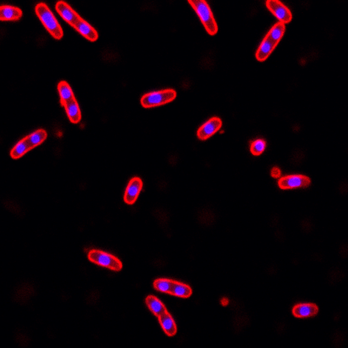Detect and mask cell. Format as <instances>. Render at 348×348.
<instances>
[{
	"label": "cell",
	"mask_w": 348,
	"mask_h": 348,
	"mask_svg": "<svg viewBox=\"0 0 348 348\" xmlns=\"http://www.w3.org/2000/svg\"><path fill=\"white\" fill-rule=\"evenodd\" d=\"M143 188V181L138 177H134L129 181L127 187L125 188L124 194V201L127 205H133L138 200L139 194Z\"/></svg>",
	"instance_id": "9"
},
{
	"label": "cell",
	"mask_w": 348,
	"mask_h": 348,
	"mask_svg": "<svg viewBox=\"0 0 348 348\" xmlns=\"http://www.w3.org/2000/svg\"><path fill=\"white\" fill-rule=\"evenodd\" d=\"M74 29L90 42H95L99 39L98 32L88 22H86V20L83 19L79 20L74 27Z\"/></svg>",
	"instance_id": "11"
},
{
	"label": "cell",
	"mask_w": 348,
	"mask_h": 348,
	"mask_svg": "<svg viewBox=\"0 0 348 348\" xmlns=\"http://www.w3.org/2000/svg\"><path fill=\"white\" fill-rule=\"evenodd\" d=\"M145 304L147 305L148 308L151 311V313L156 317H159L161 314L166 312L165 305L161 302L160 300L153 295H149L145 299Z\"/></svg>",
	"instance_id": "17"
},
{
	"label": "cell",
	"mask_w": 348,
	"mask_h": 348,
	"mask_svg": "<svg viewBox=\"0 0 348 348\" xmlns=\"http://www.w3.org/2000/svg\"><path fill=\"white\" fill-rule=\"evenodd\" d=\"M311 179L301 174H293L280 178L278 181V186L282 190H290L297 188H308L311 185Z\"/></svg>",
	"instance_id": "5"
},
{
	"label": "cell",
	"mask_w": 348,
	"mask_h": 348,
	"mask_svg": "<svg viewBox=\"0 0 348 348\" xmlns=\"http://www.w3.org/2000/svg\"><path fill=\"white\" fill-rule=\"evenodd\" d=\"M158 322L164 333L167 336L172 337L174 335H176L178 331L177 325L174 321L173 318L167 311L158 317Z\"/></svg>",
	"instance_id": "14"
},
{
	"label": "cell",
	"mask_w": 348,
	"mask_h": 348,
	"mask_svg": "<svg viewBox=\"0 0 348 348\" xmlns=\"http://www.w3.org/2000/svg\"><path fill=\"white\" fill-rule=\"evenodd\" d=\"M87 258L89 261L114 272H120L123 268V263L118 258L100 250H91Z\"/></svg>",
	"instance_id": "4"
},
{
	"label": "cell",
	"mask_w": 348,
	"mask_h": 348,
	"mask_svg": "<svg viewBox=\"0 0 348 348\" xmlns=\"http://www.w3.org/2000/svg\"><path fill=\"white\" fill-rule=\"evenodd\" d=\"M47 132L44 129H39L35 131L32 132L31 134L27 136V139L29 141V144L33 149L41 145L46 138H47Z\"/></svg>",
	"instance_id": "21"
},
{
	"label": "cell",
	"mask_w": 348,
	"mask_h": 348,
	"mask_svg": "<svg viewBox=\"0 0 348 348\" xmlns=\"http://www.w3.org/2000/svg\"><path fill=\"white\" fill-rule=\"evenodd\" d=\"M31 150H33V148L30 145L29 141H28V139L26 137V138H24L23 139H21V140L18 142L16 145H14L13 149L11 150V158H13V159H19L21 157H23L24 155L27 153Z\"/></svg>",
	"instance_id": "18"
},
{
	"label": "cell",
	"mask_w": 348,
	"mask_h": 348,
	"mask_svg": "<svg viewBox=\"0 0 348 348\" xmlns=\"http://www.w3.org/2000/svg\"><path fill=\"white\" fill-rule=\"evenodd\" d=\"M55 9L63 20H65L66 23L69 24L70 26L73 28L75 27L79 20L82 19L72 7H70L68 4L64 1L57 2L55 5Z\"/></svg>",
	"instance_id": "8"
},
{
	"label": "cell",
	"mask_w": 348,
	"mask_h": 348,
	"mask_svg": "<svg viewBox=\"0 0 348 348\" xmlns=\"http://www.w3.org/2000/svg\"><path fill=\"white\" fill-rule=\"evenodd\" d=\"M174 280L169 279H158L153 282V288L158 292L170 294Z\"/></svg>",
	"instance_id": "22"
},
{
	"label": "cell",
	"mask_w": 348,
	"mask_h": 348,
	"mask_svg": "<svg viewBox=\"0 0 348 348\" xmlns=\"http://www.w3.org/2000/svg\"><path fill=\"white\" fill-rule=\"evenodd\" d=\"M188 3L190 4L191 7H193V9L197 14L207 33L211 36L216 35L219 32V27L214 18V14L207 1L189 0Z\"/></svg>",
	"instance_id": "2"
},
{
	"label": "cell",
	"mask_w": 348,
	"mask_h": 348,
	"mask_svg": "<svg viewBox=\"0 0 348 348\" xmlns=\"http://www.w3.org/2000/svg\"><path fill=\"white\" fill-rule=\"evenodd\" d=\"M271 176L274 178V179H279V178L281 176V170H280L279 167L274 166V167L272 168V170H271Z\"/></svg>",
	"instance_id": "24"
},
{
	"label": "cell",
	"mask_w": 348,
	"mask_h": 348,
	"mask_svg": "<svg viewBox=\"0 0 348 348\" xmlns=\"http://www.w3.org/2000/svg\"><path fill=\"white\" fill-rule=\"evenodd\" d=\"M266 141L263 138H257L250 144V151L253 156H260L266 151Z\"/></svg>",
	"instance_id": "23"
},
{
	"label": "cell",
	"mask_w": 348,
	"mask_h": 348,
	"mask_svg": "<svg viewBox=\"0 0 348 348\" xmlns=\"http://www.w3.org/2000/svg\"><path fill=\"white\" fill-rule=\"evenodd\" d=\"M58 92H59V98H60V104L63 107H65V105L67 103L75 99L73 89L70 86L69 84L65 80H62L58 84Z\"/></svg>",
	"instance_id": "15"
},
{
	"label": "cell",
	"mask_w": 348,
	"mask_h": 348,
	"mask_svg": "<svg viewBox=\"0 0 348 348\" xmlns=\"http://www.w3.org/2000/svg\"><path fill=\"white\" fill-rule=\"evenodd\" d=\"M285 32H286V25L281 22H278L269 30L266 37L270 40H272L273 43L279 45L280 40H282Z\"/></svg>",
	"instance_id": "20"
},
{
	"label": "cell",
	"mask_w": 348,
	"mask_h": 348,
	"mask_svg": "<svg viewBox=\"0 0 348 348\" xmlns=\"http://www.w3.org/2000/svg\"><path fill=\"white\" fill-rule=\"evenodd\" d=\"M266 7L270 13L279 20V22L286 25L292 21V12L290 11L288 7L279 0H267L266 2Z\"/></svg>",
	"instance_id": "6"
},
{
	"label": "cell",
	"mask_w": 348,
	"mask_h": 348,
	"mask_svg": "<svg viewBox=\"0 0 348 348\" xmlns=\"http://www.w3.org/2000/svg\"><path fill=\"white\" fill-rule=\"evenodd\" d=\"M35 13L40 19V22L52 37L57 40H61L64 36L62 27L59 25L53 12L50 10L48 6L42 2L38 4L35 7Z\"/></svg>",
	"instance_id": "1"
},
{
	"label": "cell",
	"mask_w": 348,
	"mask_h": 348,
	"mask_svg": "<svg viewBox=\"0 0 348 348\" xmlns=\"http://www.w3.org/2000/svg\"><path fill=\"white\" fill-rule=\"evenodd\" d=\"M65 109L70 122L73 124H79L81 120V111L79 108V103L76 99L67 103L65 105Z\"/></svg>",
	"instance_id": "16"
},
{
	"label": "cell",
	"mask_w": 348,
	"mask_h": 348,
	"mask_svg": "<svg viewBox=\"0 0 348 348\" xmlns=\"http://www.w3.org/2000/svg\"><path fill=\"white\" fill-rule=\"evenodd\" d=\"M292 315L299 319L311 318L318 314L319 308L314 304H298L292 308Z\"/></svg>",
	"instance_id": "10"
},
{
	"label": "cell",
	"mask_w": 348,
	"mask_h": 348,
	"mask_svg": "<svg viewBox=\"0 0 348 348\" xmlns=\"http://www.w3.org/2000/svg\"><path fill=\"white\" fill-rule=\"evenodd\" d=\"M222 127V120L219 117H213L198 129L197 137L201 140L212 138Z\"/></svg>",
	"instance_id": "7"
},
{
	"label": "cell",
	"mask_w": 348,
	"mask_h": 348,
	"mask_svg": "<svg viewBox=\"0 0 348 348\" xmlns=\"http://www.w3.org/2000/svg\"><path fill=\"white\" fill-rule=\"evenodd\" d=\"M23 17V12L17 7L2 6L0 7V20L1 21H18Z\"/></svg>",
	"instance_id": "13"
},
{
	"label": "cell",
	"mask_w": 348,
	"mask_h": 348,
	"mask_svg": "<svg viewBox=\"0 0 348 348\" xmlns=\"http://www.w3.org/2000/svg\"><path fill=\"white\" fill-rule=\"evenodd\" d=\"M277 46H278L277 44L273 43L272 40L265 37L257 49L256 54H255L257 60L260 62L266 61V59H268V57L273 53Z\"/></svg>",
	"instance_id": "12"
},
{
	"label": "cell",
	"mask_w": 348,
	"mask_h": 348,
	"mask_svg": "<svg viewBox=\"0 0 348 348\" xmlns=\"http://www.w3.org/2000/svg\"><path fill=\"white\" fill-rule=\"evenodd\" d=\"M176 97L177 92L174 89H164L145 93L140 99V104L144 108H152L167 105L175 100Z\"/></svg>",
	"instance_id": "3"
},
{
	"label": "cell",
	"mask_w": 348,
	"mask_h": 348,
	"mask_svg": "<svg viewBox=\"0 0 348 348\" xmlns=\"http://www.w3.org/2000/svg\"><path fill=\"white\" fill-rule=\"evenodd\" d=\"M220 303H221V305H223V306H227V305H229V300L225 298V299H222L220 300Z\"/></svg>",
	"instance_id": "25"
},
{
	"label": "cell",
	"mask_w": 348,
	"mask_h": 348,
	"mask_svg": "<svg viewBox=\"0 0 348 348\" xmlns=\"http://www.w3.org/2000/svg\"><path fill=\"white\" fill-rule=\"evenodd\" d=\"M170 294L178 297V298L188 299V298H190L193 294V289L191 288L190 286L186 285L184 283L174 281Z\"/></svg>",
	"instance_id": "19"
}]
</instances>
